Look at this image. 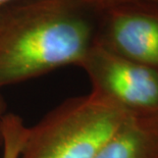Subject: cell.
Returning a JSON list of instances; mask_svg holds the SVG:
<instances>
[{
	"mask_svg": "<svg viewBox=\"0 0 158 158\" xmlns=\"http://www.w3.org/2000/svg\"><path fill=\"white\" fill-rule=\"evenodd\" d=\"M79 0H19L0 9V90L81 66L96 35Z\"/></svg>",
	"mask_w": 158,
	"mask_h": 158,
	"instance_id": "obj_1",
	"label": "cell"
},
{
	"mask_svg": "<svg viewBox=\"0 0 158 158\" xmlns=\"http://www.w3.org/2000/svg\"><path fill=\"white\" fill-rule=\"evenodd\" d=\"M132 114L92 90L66 99L29 127L19 158H94Z\"/></svg>",
	"mask_w": 158,
	"mask_h": 158,
	"instance_id": "obj_2",
	"label": "cell"
},
{
	"mask_svg": "<svg viewBox=\"0 0 158 158\" xmlns=\"http://www.w3.org/2000/svg\"><path fill=\"white\" fill-rule=\"evenodd\" d=\"M92 91L133 113L158 114V72L114 53L95 39L81 65Z\"/></svg>",
	"mask_w": 158,
	"mask_h": 158,
	"instance_id": "obj_3",
	"label": "cell"
},
{
	"mask_svg": "<svg viewBox=\"0 0 158 158\" xmlns=\"http://www.w3.org/2000/svg\"><path fill=\"white\" fill-rule=\"evenodd\" d=\"M103 15L97 41L116 54L158 72V8L127 7Z\"/></svg>",
	"mask_w": 158,
	"mask_h": 158,
	"instance_id": "obj_4",
	"label": "cell"
},
{
	"mask_svg": "<svg viewBox=\"0 0 158 158\" xmlns=\"http://www.w3.org/2000/svg\"><path fill=\"white\" fill-rule=\"evenodd\" d=\"M94 158H158V114L133 113Z\"/></svg>",
	"mask_w": 158,
	"mask_h": 158,
	"instance_id": "obj_5",
	"label": "cell"
},
{
	"mask_svg": "<svg viewBox=\"0 0 158 158\" xmlns=\"http://www.w3.org/2000/svg\"><path fill=\"white\" fill-rule=\"evenodd\" d=\"M29 127L21 116L8 113L3 120V143L0 158H19L25 144Z\"/></svg>",
	"mask_w": 158,
	"mask_h": 158,
	"instance_id": "obj_6",
	"label": "cell"
},
{
	"mask_svg": "<svg viewBox=\"0 0 158 158\" xmlns=\"http://www.w3.org/2000/svg\"><path fill=\"white\" fill-rule=\"evenodd\" d=\"M89 12L105 15L107 12L127 7H156L158 0H79Z\"/></svg>",
	"mask_w": 158,
	"mask_h": 158,
	"instance_id": "obj_7",
	"label": "cell"
},
{
	"mask_svg": "<svg viewBox=\"0 0 158 158\" xmlns=\"http://www.w3.org/2000/svg\"><path fill=\"white\" fill-rule=\"evenodd\" d=\"M6 114H7L6 102L3 99L2 95L0 94V152L2 150V143H3V120H4Z\"/></svg>",
	"mask_w": 158,
	"mask_h": 158,
	"instance_id": "obj_8",
	"label": "cell"
},
{
	"mask_svg": "<svg viewBox=\"0 0 158 158\" xmlns=\"http://www.w3.org/2000/svg\"><path fill=\"white\" fill-rule=\"evenodd\" d=\"M15 1H19V0H0V9L5 7V6H7L9 4H11V3L15 2Z\"/></svg>",
	"mask_w": 158,
	"mask_h": 158,
	"instance_id": "obj_9",
	"label": "cell"
}]
</instances>
